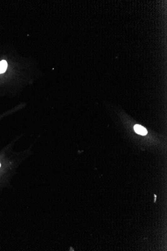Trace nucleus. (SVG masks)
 I'll return each instance as SVG.
<instances>
[{"label": "nucleus", "instance_id": "f257e3e1", "mask_svg": "<svg viewBox=\"0 0 167 251\" xmlns=\"http://www.w3.org/2000/svg\"><path fill=\"white\" fill-rule=\"evenodd\" d=\"M134 129L137 133L142 135V136H145L147 134L148 132L147 129L140 125H135L134 126Z\"/></svg>", "mask_w": 167, "mask_h": 251}, {"label": "nucleus", "instance_id": "f03ea898", "mask_svg": "<svg viewBox=\"0 0 167 251\" xmlns=\"http://www.w3.org/2000/svg\"><path fill=\"white\" fill-rule=\"evenodd\" d=\"M8 64L5 60L0 62V74L5 72L7 68Z\"/></svg>", "mask_w": 167, "mask_h": 251}, {"label": "nucleus", "instance_id": "7ed1b4c3", "mask_svg": "<svg viewBox=\"0 0 167 251\" xmlns=\"http://www.w3.org/2000/svg\"><path fill=\"white\" fill-rule=\"evenodd\" d=\"M0 166H1V164H0Z\"/></svg>", "mask_w": 167, "mask_h": 251}]
</instances>
